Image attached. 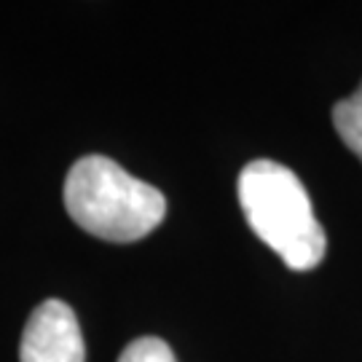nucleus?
<instances>
[{"label":"nucleus","mask_w":362,"mask_h":362,"mask_svg":"<svg viewBox=\"0 0 362 362\" xmlns=\"http://www.w3.org/2000/svg\"><path fill=\"white\" fill-rule=\"evenodd\" d=\"M239 204L252 233L293 272H309L325 258L327 239L311 199L293 169L272 158L250 161L239 175Z\"/></svg>","instance_id":"f257e3e1"},{"label":"nucleus","mask_w":362,"mask_h":362,"mask_svg":"<svg viewBox=\"0 0 362 362\" xmlns=\"http://www.w3.org/2000/svg\"><path fill=\"white\" fill-rule=\"evenodd\" d=\"M118 362H177V360H175V354H172L167 341H161V338L156 336H145L132 341L129 346L121 351Z\"/></svg>","instance_id":"39448f33"},{"label":"nucleus","mask_w":362,"mask_h":362,"mask_svg":"<svg viewBox=\"0 0 362 362\" xmlns=\"http://www.w3.org/2000/svg\"><path fill=\"white\" fill-rule=\"evenodd\" d=\"M65 209L91 236L129 245L156 231L167 215V199L151 182L132 177L113 158L83 156L67 172Z\"/></svg>","instance_id":"f03ea898"},{"label":"nucleus","mask_w":362,"mask_h":362,"mask_svg":"<svg viewBox=\"0 0 362 362\" xmlns=\"http://www.w3.org/2000/svg\"><path fill=\"white\" fill-rule=\"evenodd\" d=\"M19 362H86V346L73 309L62 300H43L27 320Z\"/></svg>","instance_id":"7ed1b4c3"},{"label":"nucleus","mask_w":362,"mask_h":362,"mask_svg":"<svg viewBox=\"0 0 362 362\" xmlns=\"http://www.w3.org/2000/svg\"><path fill=\"white\" fill-rule=\"evenodd\" d=\"M333 127L351 153L362 161V83L333 107Z\"/></svg>","instance_id":"20e7f679"}]
</instances>
